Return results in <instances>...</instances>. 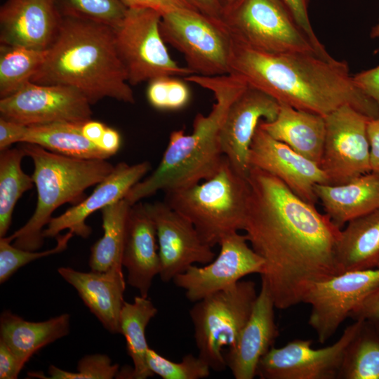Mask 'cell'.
Listing matches in <instances>:
<instances>
[{
	"label": "cell",
	"instance_id": "cell-1",
	"mask_svg": "<svg viewBox=\"0 0 379 379\" xmlns=\"http://www.w3.org/2000/svg\"><path fill=\"white\" fill-rule=\"evenodd\" d=\"M246 237L264 261L261 281L276 308L300 303L316 284L340 274L336 246L341 228L281 180L258 168L247 177Z\"/></svg>",
	"mask_w": 379,
	"mask_h": 379
},
{
	"label": "cell",
	"instance_id": "cell-2",
	"mask_svg": "<svg viewBox=\"0 0 379 379\" xmlns=\"http://www.w3.org/2000/svg\"><path fill=\"white\" fill-rule=\"evenodd\" d=\"M230 74L297 109L326 117L349 105L370 119L377 104L353 81L346 61L309 52L268 53L232 36Z\"/></svg>",
	"mask_w": 379,
	"mask_h": 379
},
{
	"label": "cell",
	"instance_id": "cell-3",
	"mask_svg": "<svg viewBox=\"0 0 379 379\" xmlns=\"http://www.w3.org/2000/svg\"><path fill=\"white\" fill-rule=\"evenodd\" d=\"M31 81L72 87L91 105L106 98L135 103L113 28L84 18H62L45 60Z\"/></svg>",
	"mask_w": 379,
	"mask_h": 379
},
{
	"label": "cell",
	"instance_id": "cell-4",
	"mask_svg": "<svg viewBox=\"0 0 379 379\" xmlns=\"http://www.w3.org/2000/svg\"><path fill=\"white\" fill-rule=\"evenodd\" d=\"M185 80L211 91L215 102L207 115L198 113L192 131L171 133L167 147L157 168L135 184L125 199L132 206L159 191L164 193L190 187L214 175L224 159L219 133L231 103L247 88L233 74L204 77L192 74Z\"/></svg>",
	"mask_w": 379,
	"mask_h": 379
},
{
	"label": "cell",
	"instance_id": "cell-5",
	"mask_svg": "<svg viewBox=\"0 0 379 379\" xmlns=\"http://www.w3.org/2000/svg\"><path fill=\"white\" fill-rule=\"evenodd\" d=\"M22 144L20 147L34 166L32 177L36 206L29 220L6 238L19 248L34 251L44 244L43 231L52 213L64 204L75 205L84 200L85 190L104 180L114 166L106 159L72 157L35 144Z\"/></svg>",
	"mask_w": 379,
	"mask_h": 379
},
{
	"label": "cell",
	"instance_id": "cell-6",
	"mask_svg": "<svg viewBox=\"0 0 379 379\" xmlns=\"http://www.w3.org/2000/svg\"><path fill=\"white\" fill-rule=\"evenodd\" d=\"M249 196L247 178L238 173L224 157L214 175L166 192L164 201L188 219L202 241L213 247L226 236L244 230Z\"/></svg>",
	"mask_w": 379,
	"mask_h": 379
},
{
	"label": "cell",
	"instance_id": "cell-7",
	"mask_svg": "<svg viewBox=\"0 0 379 379\" xmlns=\"http://www.w3.org/2000/svg\"><path fill=\"white\" fill-rule=\"evenodd\" d=\"M258 293L253 281L240 280L232 287L194 302L190 310L198 356L211 370L227 364L222 350L236 342L253 311Z\"/></svg>",
	"mask_w": 379,
	"mask_h": 379
},
{
	"label": "cell",
	"instance_id": "cell-8",
	"mask_svg": "<svg viewBox=\"0 0 379 379\" xmlns=\"http://www.w3.org/2000/svg\"><path fill=\"white\" fill-rule=\"evenodd\" d=\"M222 20L234 39L260 51L328 53L310 39L282 0H237Z\"/></svg>",
	"mask_w": 379,
	"mask_h": 379
},
{
	"label": "cell",
	"instance_id": "cell-9",
	"mask_svg": "<svg viewBox=\"0 0 379 379\" xmlns=\"http://www.w3.org/2000/svg\"><path fill=\"white\" fill-rule=\"evenodd\" d=\"M161 14L151 8H127L113 28L114 42L128 82L135 86L161 77L194 74L180 66L169 55L161 32Z\"/></svg>",
	"mask_w": 379,
	"mask_h": 379
},
{
	"label": "cell",
	"instance_id": "cell-10",
	"mask_svg": "<svg viewBox=\"0 0 379 379\" xmlns=\"http://www.w3.org/2000/svg\"><path fill=\"white\" fill-rule=\"evenodd\" d=\"M160 32L166 44L183 55L194 74H230L232 36L222 19L192 9L171 11L161 15Z\"/></svg>",
	"mask_w": 379,
	"mask_h": 379
},
{
	"label": "cell",
	"instance_id": "cell-11",
	"mask_svg": "<svg viewBox=\"0 0 379 379\" xmlns=\"http://www.w3.org/2000/svg\"><path fill=\"white\" fill-rule=\"evenodd\" d=\"M326 135L319 166L328 184L341 185L371 172L370 119L349 105L324 117Z\"/></svg>",
	"mask_w": 379,
	"mask_h": 379
},
{
	"label": "cell",
	"instance_id": "cell-12",
	"mask_svg": "<svg viewBox=\"0 0 379 379\" xmlns=\"http://www.w3.org/2000/svg\"><path fill=\"white\" fill-rule=\"evenodd\" d=\"M363 319L354 320L331 345L314 349L310 340H294L272 347L260 360L261 379H338L346 350Z\"/></svg>",
	"mask_w": 379,
	"mask_h": 379
},
{
	"label": "cell",
	"instance_id": "cell-13",
	"mask_svg": "<svg viewBox=\"0 0 379 379\" xmlns=\"http://www.w3.org/2000/svg\"><path fill=\"white\" fill-rule=\"evenodd\" d=\"M379 288V268L352 270L316 284L303 303L311 312L308 323L318 341L326 343L352 310Z\"/></svg>",
	"mask_w": 379,
	"mask_h": 379
},
{
	"label": "cell",
	"instance_id": "cell-14",
	"mask_svg": "<svg viewBox=\"0 0 379 379\" xmlns=\"http://www.w3.org/2000/svg\"><path fill=\"white\" fill-rule=\"evenodd\" d=\"M91 105L75 88L31 81L0 98V117L25 126L84 122L91 119Z\"/></svg>",
	"mask_w": 379,
	"mask_h": 379
},
{
	"label": "cell",
	"instance_id": "cell-15",
	"mask_svg": "<svg viewBox=\"0 0 379 379\" xmlns=\"http://www.w3.org/2000/svg\"><path fill=\"white\" fill-rule=\"evenodd\" d=\"M218 255L204 267L191 265L173 279L185 291V296L196 302L216 292L227 289L243 277L263 272L264 261L249 246L246 235L238 232L224 237L219 244Z\"/></svg>",
	"mask_w": 379,
	"mask_h": 379
},
{
	"label": "cell",
	"instance_id": "cell-16",
	"mask_svg": "<svg viewBox=\"0 0 379 379\" xmlns=\"http://www.w3.org/2000/svg\"><path fill=\"white\" fill-rule=\"evenodd\" d=\"M154 221L163 282L173 281L196 263L206 265L216 256L205 244L193 224L164 201L145 204Z\"/></svg>",
	"mask_w": 379,
	"mask_h": 379
},
{
	"label": "cell",
	"instance_id": "cell-17",
	"mask_svg": "<svg viewBox=\"0 0 379 379\" xmlns=\"http://www.w3.org/2000/svg\"><path fill=\"white\" fill-rule=\"evenodd\" d=\"M280 104L266 93L247 86L231 103L222 124L219 140L222 153L232 168L247 178L251 169L250 147L261 120H274Z\"/></svg>",
	"mask_w": 379,
	"mask_h": 379
},
{
	"label": "cell",
	"instance_id": "cell-18",
	"mask_svg": "<svg viewBox=\"0 0 379 379\" xmlns=\"http://www.w3.org/2000/svg\"><path fill=\"white\" fill-rule=\"evenodd\" d=\"M251 167L258 168L281 180L293 192L315 205L317 184H328L319 165L273 138L258 126L249 152Z\"/></svg>",
	"mask_w": 379,
	"mask_h": 379
},
{
	"label": "cell",
	"instance_id": "cell-19",
	"mask_svg": "<svg viewBox=\"0 0 379 379\" xmlns=\"http://www.w3.org/2000/svg\"><path fill=\"white\" fill-rule=\"evenodd\" d=\"M62 18L55 0H6L0 8V44L47 50Z\"/></svg>",
	"mask_w": 379,
	"mask_h": 379
},
{
	"label": "cell",
	"instance_id": "cell-20",
	"mask_svg": "<svg viewBox=\"0 0 379 379\" xmlns=\"http://www.w3.org/2000/svg\"><path fill=\"white\" fill-rule=\"evenodd\" d=\"M150 168L149 161L133 165L125 162L117 164L111 174L98 184L90 196L59 216L52 218L43 231L44 237H56L67 229L82 238L88 237L92 229L86 223L87 218L107 205L124 199L128 191L143 179Z\"/></svg>",
	"mask_w": 379,
	"mask_h": 379
},
{
	"label": "cell",
	"instance_id": "cell-21",
	"mask_svg": "<svg viewBox=\"0 0 379 379\" xmlns=\"http://www.w3.org/2000/svg\"><path fill=\"white\" fill-rule=\"evenodd\" d=\"M276 308L265 282L251 314L241 329L235 343L228 348L224 357L236 379H253L256 376L261 358L273 347L279 331L274 319Z\"/></svg>",
	"mask_w": 379,
	"mask_h": 379
},
{
	"label": "cell",
	"instance_id": "cell-22",
	"mask_svg": "<svg viewBox=\"0 0 379 379\" xmlns=\"http://www.w3.org/2000/svg\"><path fill=\"white\" fill-rule=\"evenodd\" d=\"M122 265L128 284L147 298L152 280L159 274L161 262L156 227L145 204L131 206L127 218Z\"/></svg>",
	"mask_w": 379,
	"mask_h": 379
},
{
	"label": "cell",
	"instance_id": "cell-23",
	"mask_svg": "<svg viewBox=\"0 0 379 379\" xmlns=\"http://www.w3.org/2000/svg\"><path fill=\"white\" fill-rule=\"evenodd\" d=\"M122 265L107 271L84 272L61 267L59 274L78 292L90 311L112 333H121L120 314L124 304L126 283Z\"/></svg>",
	"mask_w": 379,
	"mask_h": 379
},
{
	"label": "cell",
	"instance_id": "cell-24",
	"mask_svg": "<svg viewBox=\"0 0 379 379\" xmlns=\"http://www.w3.org/2000/svg\"><path fill=\"white\" fill-rule=\"evenodd\" d=\"M314 192L325 213L340 228L379 210V175L373 172L345 184H317Z\"/></svg>",
	"mask_w": 379,
	"mask_h": 379
},
{
	"label": "cell",
	"instance_id": "cell-25",
	"mask_svg": "<svg viewBox=\"0 0 379 379\" xmlns=\"http://www.w3.org/2000/svg\"><path fill=\"white\" fill-rule=\"evenodd\" d=\"M259 126L273 138L320 164L326 135L324 117L280 104L277 117Z\"/></svg>",
	"mask_w": 379,
	"mask_h": 379
},
{
	"label": "cell",
	"instance_id": "cell-26",
	"mask_svg": "<svg viewBox=\"0 0 379 379\" xmlns=\"http://www.w3.org/2000/svg\"><path fill=\"white\" fill-rule=\"evenodd\" d=\"M70 328L67 313L43 321H29L9 310L0 317V340H3L25 365L44 347L66 336Z\"/></svg>",
	"mask_w": 379,
	"mask_h": 379
},
{
	"label": "cell",
	"instance_id": "cell-27",
	"mask_svg": "<svg viewBox=\"0 0 379 379\" xmlns=\"http://www.w3.org/2000/svg\"><path fill=\"white\" fill-rule=\"evenodd\" d=\"M336 246L340 274L379 268V210L350 220Z\"/></svg>",
	"mask_w": 379,
	"mask_h": 379
},
{
	"label": "cell",
	"instance_id": "cell-28",
	"mask_svg": "<svg viewBox=\"0 0 379 379\" xmlns=\"http://www.w3.org/2000/svg\"><path fill=\"white\" fill-rule=\"evenodd\" d=\"M84 122L63 121L27 126L20 143L35 144L51 152L77 158H109V154L83 135Z\"/></svg>",
	"mask_w": 379,
	"mask_h": 379
},
{
	"label": "cell",
	"instance_id": "cell-29",
	"mask_svg": "<svg viewBox=\"0 0 379 379\" xmlns=\"http://www.w3.org/2000/svg\"><path fill=\"white\" fill-rule=\"evenodd\" d=\"M157 313V307L148 297L141 295L135 297L132 303L125 302L122 307L120 329L126 339L127 353L133 363L131 378L146 379L154 375L147 363V352L149 347L145 329Z\"/></svg>",
	"mask_w": 379,
	"mask_h": 379
},
{
	"label": "cell",
	"instance_id": "cell-30",
	"mask_svg": "<svg viewBox=\"0 0 379 379\" xmlns=\"http://www.w3.org/2000/svg\"><path fill=\"white\" fill-rule=\"evenodd\" d=\"M130 207L128 202L122 199L100 210L103 235L91 248L89 266L92 271L104 272L114 265H122L126 227Z\"/></svg>",
	"mask_w": 379,
	"mask_h": 379
},
{
	"label": "cell",
	"instance_id": "cell-31",
	"mask_svg": "<svg viewBox=\"0 0 379 379\" xmlns=\"http://www.w3.org/2000/svg\"><path fill=\"white\" fill-rule=\"evenodd\" d=\"M25 156L21 147L0 151V237H6L10 228L17 201L34 185L32 177L22 169Z\"/></svg>",
	"mask_w": 379,
	"mask_h": 379
},
{
	"label": "cell",
	"instance_id": "cell-32",
	"mask_svg": "<svg viewBox=\"0 0 379 379\" xmlns=\"http://www.w3.org/2000/svg\"><path fill=\"white\" fill-rule=\"evenodd\" d=\"M338 379H379V329L368 321L349 344Z\"/></svg>",
	"mask_w": 379,
	"mask_h": 379
},
{
	"label": "cell",
	"instance_id": "cell-33",
	"mask_svg": "<svg viewBox=\"0 0 379 379\" xmlns=\"http://www.w3.org/2000/svg\"><path fill=\"white\" fill-rule=\"evenodd\" d=\"M47 50L0 44V98L27 84L44 63Z\"/></svg>",
	"mask_w": 379,
	"mask_h": 379
},
{
	"label": "cell",
	"instance_id": "cell-34",
	"mask_svg": "<svg viewBox=\"0 0 379 379\" xmlns=\"http://www.w3.org/2000/svg\"><path fill=\"white\" fill-rule=\"evenodd\" d=\"M62 17L84 18L114 28L127 8L120 0H55Z\"/></svg>",
	"mask_w": 379,
	"mask_h": 379
},
{
	"label": "cell",
	"instance_id": "cell-35",
	"mask_svg": "<svg viewBox=\"0 0 379 379\" xmlns=\"http://www.w3.org/2000/svg\"><path fill=\"white\" fill-rule=\"evenodd\" d=\"M147 363L149 370L163 379H201L208 377L211 370L199 356L187 354L181 361L175 362L151 348L147 352Z\"/></svg>",
	"mask_w": 379,
	"mask_h": 379
},
{
	"label": "cell",
	"instance_id": "cell-36",
	"mask_svg": "<svg viewBox=\"0 0 379 379\" xmlns=\"http://www.w3.org/2000/svg\"><path fill=\"white\" fill-rule=\"evenodd\" d=\"M74 235L69 230L65 234H59L54 248L40 252L19 248L11 245L6 237H0V283L6 281L19 268L30 262L65 251Z\"/></svg>",
	"mask_w": 379,
	"mask_h": 379
},
{
	"label": "cell",
	"instance_id": "cell-37",
	"mask_svg": "<svg viewBox=\"0 0 379 379\" xmlns=\"http://www.w3.org/2000/svg\"><path fill=\"white\" fill-rule=\"evenodd\" d=\"M185 81L175 77H161L150 80L147 89L149 103L159 110L184 108L191 98L190 88Z\"/></svg>",
	"mask_w": 379,
	"mask_h": 379
},
{
	"label": "cell",
	"instance_id": "cell-38",
	"mask_svg": "<svg viewBox=\"0 0 379 379\" xmlns=\"http://www.w3.org/2000/svg\"><path fill=\"white\" fill-rule=\"evenodd\" d=\"M77 371H64L54 365L48 368V379H112L119 373V365L102 354L86 355L78 362Z\"/></svg>",
	"mask_w": 379,
	"mask_h": 379
},
{
	"label": "cell",
	"instance_id": "cell-39",
	"mask_svg": "<svg viewBox=\"0 0 379 379\" xmlns=\"http://www.w3.org/2000/svg\"><path fill=\"white\" fill-rule=\"evenodd\" d=\"M127 8H145L159 12L161 15L178 10L197 11L187 0H120Z\"/></svg>",
	"mask_w": 379,
	"mask_h": 379
},
{
	"label": "cell",
	"instance_id": "cell-40",
	"mask_svg": "<svg viewBox=\"0 0 379 379\" xmlns=\"http://www.w3.org/2000/svg\"><path fill=\"white\" fill-rule=\"evenodd\" d=\"M349 317L354 321L364 319L379 329V288L360 302Z\"/></svg>",
	"mask_w": 379,
	"mask_h": 379
},
{
	"label": "cell",
	"instance_id": "cell-41",
	"mask_svg": "<svg viewBox=\"0 0 379 379\" xmlns=\"http://www.w3.org/2000/svg\"><path fill=\"white\" fill-rule=\"evenodd\" d=\"M291 11L296 22L310 39L317 46H322L314 29L309 17L310 0H282Z\"/></svg>",
	"mask_w": 379,
	"mask_h": 379
},
{
	"label": "cell",
	"instance_id": "cell-42",
	"mask_svg": "<svg viewBox=\"0 0 379 379\" xmlns=\"http://www.w3.org/2000/svg\"><path fill=\"white\" fill-rule=\"evenodd\" d=\"M352 77L356 86L371 98L379 107V65Z\"/></svg>",
	"mask_w": 379,
	"mask_h": 379
},
{
	"label": "cell",
	"instance_id": "cell-43",
	"mask_svg": "<svg viewBox=\"0 0 379 379\" xmlns=\"http://www.w3.org/2000/svg\"><path fill=\"white\" fill-rule=\"evenodd\" d=\"M23 366L9 347L0 340V378H17Z\"/></svg>",
	"mask_w": 379,
	"mask_h": 379
},
{
	"label": "cell",
	"instance_id": "cell-44",
	"mask_svg": "<svg viewBox=\"0 0 379 379\" xmlns=\"http://www.w3.org/2000/svg\"><path fill=\"white\" fill-rule=\"evenodd\" d=\"M27 126L0 117V151L21 142Z\"/></svg>",
	"mask_w": 379,
	"mask_h": 379
},
{
	"label": "cell",
	"instance_id": "cell-45",
	"mask_svg": "<svg viewBox=\"0 0 379 379\" xmlns=\"http://www.w3.org/2000/svg\"><path fill=\"white\" fill-rule=\"evenodd\" d=\"M367 135L371 172L379 175V117L369 120Z\"/></svg>",
	"mask_w": 379,
	"mask_h": 379
},
{
	"label": "cell",
	"instance_id": "cell-46",
	"mask_svg": "<svg viewBox=\"0 0 379 379\" xmlns=\"http://www.w3.org/2000/svg\"><path fill=\"white\" fill-rule=\"evenodd\" d=\"M121 141L119 133L117 130L107 126L96 146L112 157L118 152L121 146Z\"/></svg>",
	"mask_w": 379,
	"mask_h": 379
},
{
	"label": "cell",
	"instance_id": "cell-47",
	"mask_svg": "<svg viewBox=\"0 0 379 379\" xmlns=\"http://www.w3.org/2000/svg\"><path fill=\"white\" fill-rule=\"evenodd\" d=\"M198 11L208 16L222 19V10L218 0H187Z\"/></svg>",
	"mask_w": 379,
	"mask_h": 379
},
{
	"label": "cell",
	"instance_id": "cell-48",
	"mask_svg": "<svg viewBox=\"0 0 379 379\" xmlns=\"http://www.w3.org/2000/svg\"><path fill=\"white\" fill-rule=\"evenodd\" d=\"M107 126L104 124L89 119L83 123L81 132L83 135L95 145L101 139Z\"/></svg>",
	"mask_w": 379,
	"mask_h": 379
},
{
	"label": "cell",
	"instance_id": "cell-49",
	"mask_svg": "<svg viewBox=\"0 0 379 379\" xmlns=\"http://www.w3.org/2000/svg\"><path fill=\"white\" fill-rule=\"evenodd\" d=\"M237 0H218L222 10V13L229 9Z\"/></svg>",
	"mask_w": 379,
	"mask_h": 379
},
{
	"label": "cell",
	"instance_id": "cell-50",
	"mask_svg": "<svg viewBox=\"0 0 379 379\" xmlns=\"http://www.w3.org/2000/svg\"><path fill=\"white\" fill-rule=\"evenodd\" d=\"M370 36L371 38H379V19L378 23L373 26L371 30Z\"/></svg>",
	"mask_w": 379,
	"mask_h": 379
}]
</instances>
